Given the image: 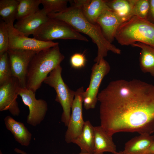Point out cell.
Instances as JSON below:
<instances>
[{
  "mask_svg": "<svg viewBox=\"0 0 154 154\" xmlns=\"http://www.w3.org/2000/svg\"><path fill=\"white\" fill-rule=\"evenodd\" d=\"M98 100L100 125L109 135L154 132V85L136 79L112 81Z\"/></svg>",
  "mask_w": 154,
  "mask_h": 154,
  "instance_id": "cell-1",
  "label": "cell"
},
{
  "mask_svg": "<svg viewBox=\"0 0 154 154\" xmlns=\"http://www.w3.org/2000/svg\"><path fill=\"white\" fill-rule=\"evenodd\" d=\"M49 17L64 21L79 32L84 34L91 38L97 47V55L94 59L96 63L107 55L110 51L117 54L121 50L109 42L105 37L99 26L89 21L83 15L80 7L72 3L62 12L48 14Z\"/></svg>",
  "mask_w": 154,
  "mask_h": 154,
  "instance_id": "cell-2",
  "label": "cell"
},
{
  "mask_svg": "<svg viewBox=\"0 0 154 154\" xmlns=\"http://www.w3.org/2000/svg\"><path fill=\"white\" fill-rule=\"evenodd\" d=\"M64 58L60 51L59 44L37 52L29 66L26 88L35 93L48 74L60 65Z\"/></svg>",
  "mask_w": 154,
  "mask_h": 154,
  "instance_id": "cell-3",
  "label": "cell"
},
{
  "mask_svg": "<svg viewBox=\"0 0 154 154\" xmlns=\"http://www.w3.org/2000/svg\"><path fill=\"white\" fill-rule=\"evenodd\" d=\"M115 39L122 46L140 42L154 48V23L133 16L119 26Z\"/></svg>",
  "mask_w": 154,
  "mask_h": 154,
  "instance_id": "cell-4",
  "label": "cell"
},
{
  "mask_svg": "<svg viewBox=\"0 0 154 154\" xmlns=\"http://www.w3.org/2000/svg\"><path fill=\"white\" fill-rule=\"evenodd\" d=\"M40 41H52L56 39H74L88 42V39L66 22L49 17L33 35Z\"/></svg>",
  "mask_w": 154,
  "mask_h": 154,
  "instance_id": "cell-5",
  "label": "cell"
},
{
  "mask_svg": "<svg viewBox=\"0 0 154 154\" xmlns=\"http://www.w3.org/2000/svg\"><path fill=\"white\" fill-rule=\"evenodd\" d=\"M62 70L60 65L57 66L49 73L43 82L55 90L56 93L55 100L60 104L62 108L61 121L67 126L75 91L70 89L64 82L61 75Z\"/></svg>",
  "mask_w": 154,
  "mask_h": 154,
  "instance_id": "cell-6",
  "label": "cell"
},
{
  "mask_svg": "<svg viewBox=\"0 0 154 154\" xmlns=\"http://www.w3.org/2000/svg\"><path fill=\"white\" fill-rule=\"evenodd\" d=\"M110 68L109 64L104 58L93 66L89 84L83 95V103L86 110L95 107L100 85L103 78L109 72Z\"/></svg>",
  "mask_w": 154,
  "mask_h": 154,
  "instance_id": "cell-7",
  "label": "cell"
},
{
  "mask_svg": "<svg viewBox=\"0 0 154 154\" xmlns=\"http://www.w3.org/2000/svg\"><path fill=\"white\" fill-rule=\"evenodd\" d=\"M18 94L24 104L29 108L27 123L34 126L40 124L44 119L48 110V104L45 100L37 99L35 93L26 88L20 87Z\"/></svg>",
  "mask_w": 154,
  "mask_h": 154,
  "instance_id": "cell-8",
  "label": "cell"
},
{
  "mask_svg": "<svg viewBox=\"0 0 154 154\" xmlns=\"http://www.w3.org/2000/svg\"><path fill=\"white\" fill-rule=\"evenodd\" d=\"M84 91L83 87L76 91L71 107L70 114L67 129L65 132V140L67 143L72 142L81 133L84 124L82 114L83 95Z\"/></svg>",
  "mask_w": 154,
  "mask_h": 154,
  "instance_id": "cell-9",
  "label": "cell"
},
{
  "mask_svg": "<svg viewBox=\"0 0 154 154\" xmlns=\"http://www.w3.org/2000/svg\"><path fill=\"white\" fill-rule=\"evenodd\" d=\"M13 76L17 78L20 87L26 88V78L29 63L38 52L20 49H9Z\"/></svg>",
  "mask_w": 154,
  "mask_h": 154,
  "instance_id": "cell-10",
  "label": "cell"
},
{
  "mask_svg": "<svg viewBox=\"0 0 154 154\" xmlns=\"http://www.w3.org/2000/svg\"><path fill=\"white\" fill-rule=\"evenodd\" d=\"M7 24L9 36L8 50L20 49L38 52L59 44L52 41L44 42L28 37L18 31L15 28L13 23Z\"/></svg>",
  "mask_w": 154,
  "mask_h": 154,
  "instance_id": "cell-11",
  "label": "cell"
},
{
  "mask_svg": "<svg viewBox=\"0 0 154 154\" xmlns=\"http://www.w3.org/2000/svg\"><path fill=\"white\" fill-rule=\"evenodd\" d=\"M20 87L17 79L13 76L0 85V111L8 110L13 116H18L20 110L17 101Z\"/></svg>",
  "mask_w": 154,
  "mask_h": 154,
  "instance_id": "cell-12",
  "label": "cell"
},
{
  "mask_svg": "<svg viewBox=\"0 0 154 154\" xmlns=\"http://www.w3.org/2000/svg\"><path fill=\"white\" fill-rule=\"evenodd\" d=\"M123 20L111 9L104 11L98 18L96 23L99 26L106 38L112 43Z\"/></svg>",
  "mask_w": 154,
  "mask_h": 154,
  "instance_id": "cell-13",
  "label": "cell"
},
{
  "mask_svg": "<svg viewBox=\"0 0 154 154\" xmlns=\"http://www.w3.org/2000/svg\"><path fill=\"white\" fill-rule=\"evenodd\" d=\"M49 18L43 8L33 14L17 21L14 27L21 33L28 37L31 35H33Z\"/></svg>",
  "mask_w": 154,
  "mask_h": 154,
  "instance_id": "cell-14",
  "label": "cell"
},
{
  "mask_svg": "<svg viewBox=\"0 0 154 154\" xmlns=\"http://www.w3.org/2000/svg\"><path fill=\"white\" fill-rule=\"evenodd\" d=\"M106 0H76L72 3L80 7L88 20L93 24H96L97 20L104 11L111 9L107 5Z\"/></svg>",
  "mask_w": 154,
  "mask_h": 154,
  "instance_id": "cell-15",
  "label": "cell"
},
{
  "mask_svg": "<svg viewBox=\"0 0 154 154\" xmlns=\"http://www.w3.org/2000/svg\"><path fill=\"white\" fill-rule=\"evenodd\" d=\"M154 141V135L140 134L127 141L122 151L123 154H149V150Z\"/></svg>",
  "mask_w": 154,
  "mask_h": 154,
  "instance_id": "cell-16",
  "label": "cell"
},
{
  "mask_svg": "<svg viewBox=\"0 0 154 154\" xmlns=\"http://www.w3.org/2000/svg\"><path fill=\"white\" fill-rule=\"evenodd\" d=\"M94 154H103L105 152L113 153L117 151L112 136L108 135L100 125L94 127Z\"/></svg>",
  "mask_w": 154,
  "mask_h": 154,
  "instance_id": "cell-17",
  "label": "cell"
},
{
  "mask_svg": "<svg viewBox=\"0 0 154 154\" xmlns=\"http://www.w3.org/2000/svg\"><path fill=\"white\" fill-rule=\"evenodd\" d=\"M4 120L6 128L11 133L15 140L23 146H28L32 135L24 124L17 121L9 116H6Z\"/></svg>",
  "mask_w": 154,
  "mask_h": 154,
  "instance_id": "cell-18",
  "label": "cell"
},
{
  "mask_svg": "<svg viewBox=\"0 0 154 154\" xmlns=\"http://www.w3.org/2000/svg\"><path fill=\"white\" fill-rule=\"evenodd\" d=\"M72 143L80 147L81 152L94 154V127L89 120L85 121L81 133Z\"/></svg>",
  "mask_w": 154,
  "mask_h": 154,
  "instance_id": "cell-19",
  "label": "cell"
},
{
  "mask_svg": "<svg viewBox=\"0 0 154 154\" xmlns=\"http://www.w3.org/2000/svg\"><path fill=\"white\" fill-rule=\"evenodd\" d=\"M131 45L141 49L139 61L141 70L154 77V48L140 42L133 43Z\"/></svg>",
  "mask_w": 154,
  "mask_h": 154,
  "instance_id": "cell-20",
  "label": "cell"
},
{
  "mask_svg": "<svg viewBox=\"0 0 154 154\" xmlns=\"http://www.w3.org/2000/svg\"><path fill=\"white\" fill-rule=\"evenodd\" d=\"M108 7L123 21V23L133 17L131 0H106Z\"/></svg>",
  "mask_w": 154,
  "mask_h": 154,
  "instance_id": "cell-21",
  "label": "cell"
},
{
  "mask_svg": "<svg viewBox=\"0 0 154 154\" xmlns=\"http://www.w3.org/2000/svg\"><path fill=\"white\" fill-rule=\"evenodd\" d=\"M18 0H0V15L6 24L14 23L16 20Z\"/></svg>",
  "mask_w": 154,
  "mask_h": 154,
  "instance_id": "cell-22",
  "label": "cell"
},
{
  "mask_svg": "<svg viewBox=\"0 0 154 154\" xmlns=\"http://www.w3.org/2000/svg\"><path fill=\"white\" fill-rule=\"evenodd\" d=\"M19 1L16 20L19 21L40 10L41 0H18Z\"/></svg>",
  "mask_w": 154,
  "mask_h": 154,
  "instance_id": "cell-23",
  "label": "cell"
},
{
  "mask_svg": "<svg viewBox=\"0 0 154 154\" xmlns=\"http://www.w3.org/2000/svg\"><path fill=\"white\" fill-rule=\"evenodd\" d=\"M12 77L9 58L7 51L0 55V85Z\"/></svg>",
  "mask_w": 154,
  "mask_h": 154,
  "instance_id": "cell-24",
  "label": "cell"
},
{
  "mask_svg": "<svg viewBox=\"0 0 154 154\" xmlns=\"http://www.w3.org/2000/svg\"><path fill=\"white\" fill-rule=\"evenodd\" d=\"M69 1L67 0H41L44 10L48 15L59 13L65 10Z\"/></svg>",
  "mask_w": 154,
  "mask_h": 154,
  "instance_id": "cell-25",
  "label": "cell"
},
{
  "mask_svg": "<svg viewBox=\"0 0 154 154\" xmlns=\"http://www.w3.org/2000/svg\"><path fill=\"white\" fill-rule=\"evenodd\" d=\"M133 16L147 19L149 9V0H131Z\"/></svg>",
  "mask_w": 154,
  "mask_h": 154,
  "instance_id": "cell-26",
  "label": "cell"
},
{
  "mask_svg": "<svg viewBox=\"0 0 154 154\" xmlns=\"http://www.w3.org/2000/svg\"><path fill=\"white\" fill-rule=\"evenodd\" d=\"M9 36L7 24L3 21L0 23V55L8 50Z\"/></svg>",
  "mask_w": 154,
  "mask_h": 154,
  "instance_id": "cell-27",
  "label": "cell"
},
{
  "mask_svg": "<svg viewBox=\"0 0 154 154\" xmlns=\"http://www.w3.org/2000/svg\"><path fill=\"white\" fill-rule=\"evenodd\" d=\"M87 60L84 53H76L70 57V63L71 67L75 69H80L85 66Z\"/></svg>",
  "mask_w": 154,
  "mask_h": 154,
  "instance_id": "cell-28",
  "label": "cell"
},
{
  "mask_svg": "<svg viewBox=\"0 0 154 154\" xmlns=\"http://www.w3.org/2000/svg\"><path fill=\"white\" fill-rule=\"evenodd\" d=\"M149 9L147 20L154 23V0H149Z\"/></svg>",
  "mask_w": 154,
  "mask_h": 154,
  "instance_id": "cell-29",
  "label": "cell"
},
{
  "mask_svg": "<svg viewBox=\"0 0 154 154\" xmlns=\"http://www.w3.org/2000/svg\"><path fill=\"white\" fill-rule=\"evenodd\" d=\"M149 154H154V141L149 148Z\"/></svg>",
  "mask_w": 154,
  "mask_h": 154,
  "instance_id": "cell-30",
  "label": "cell"
},
{
  "mask_svg": "<svg viewBox=\"0 0 154 154\" xmlns=\"http://www.w3.org/2000/svg\"><path fill=\"white\" fill-rule=\"evenodd\" d=\"M20 153L21 154H29L28 153H26V152H25V151L23 150H21L20 151ZM78 154H92L85 153H83L80 152V153Z\"/></svg>",
  "mask_w": 154,
  "mask_h": 154,
  "instance_id": "cell-31",
  "label": "cell"
},
{
  "mask_svg": "<svg viewBox=\"0 0 154 154\" xmlns=\"http://www.w3.org/2000/svg\"><path fill=\"white\" fill-rule=\"evenodd\" d=\"M112 154H123V153L122 151H120L119 152L116 151V152L114 153H112Z\"/></svg>",
  "mask_w": 154,
  "mask_h": 154,
  "instance_id": "cell-32",
  "label": "cell"
},
{
  "mask_svg": "<svg viewBox=\"0 0 154 154\" xmlns=\"http://www.w3.org/2000/svg\"><path fill=\"white\" fill-rule=\"evenodd\" d=\"M0 154H3L1 150L0 151Z\"/></svg>",
  "mask_w": 154,
  "mask_h": 154,
  "instance_id": "cell-33",
  "label": "cell"
}]
</instances>
